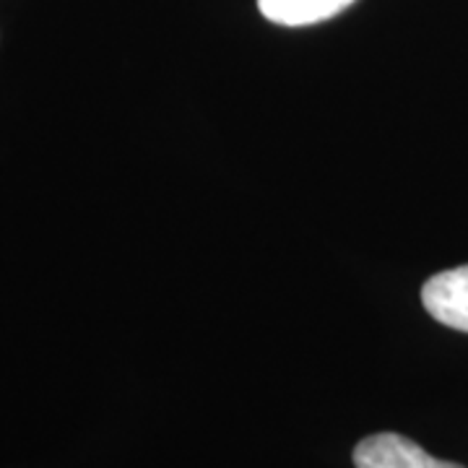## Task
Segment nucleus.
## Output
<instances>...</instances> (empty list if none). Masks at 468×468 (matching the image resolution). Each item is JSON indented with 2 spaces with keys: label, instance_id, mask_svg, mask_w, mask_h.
<instances>
[{
  "label": "nucleus",
  "instance_id": "7ed1b4c3",
  "mask_svg": "<svg viewBox=\"0 0 468 468\" xmlns=\"http://www.w3.org/2000/svg\"><path fill=\"white\" fill-rule=\"evenodd\" d=\"M354 0H258L261 14L282 27H307L341 14Z\"/></svg>",
  "mask_w": 468,
  "mask_h": 468
},
{
  "label": "nucleus",
  "instance_id": "f257e3e1",
  "mask_svg": "<svg viewBox=\"0 0 468 468\" xmlns=\"http://www.w3.org/2000/svg\"><path fill=\"white\" fill-rule=\"evenodd\" d=\"M356 468H463L451 461H437L417 442L396 432L365 437L354 448Z\"/></svg>",
  "mask_w": 468,
  "mask_h": 468
},
{
  "label": "nucleus",
  "instance_id": "f03ea898",
  "mask_svg": "<svg viewBox=\"0 0 468 468\" xmlns=\"http://www.w3.org/2000/svg\"><path fill=\"white\" fill-rule=\"evenodd\" d=\"M421 302L437 323L468 334V266L432 276L421 289Z\"/></svg>",
  "mask_w": 468,
  "mask_h": 468
}]
</instances>
